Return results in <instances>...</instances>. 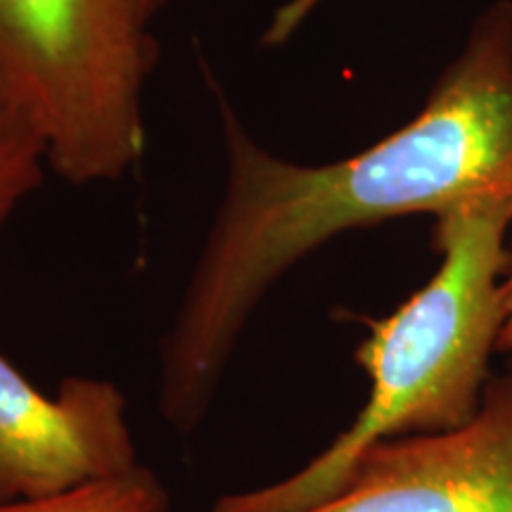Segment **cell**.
<instances>
[{
  "label": "cell",
  "instance_id": "1",
  "mask_svg": "<svg viewBox=\"0 0 512 512\" xmlns=\"http://www.w3.org/2000/svg\"><path fill=\"white\" fill-rule=\"evenodd\" d=\"M228 176L159 351V413L207 420L252 313L325 242L354 228L512 192V17L486 19L418 117L361 155L304 166L271 155L223 107Z\"/></svg>",
  "mask_w": 512,
  "mask_h": 512
},
{
  "label": "cell",
  "instance_id": "2",
  "mask_svg": "<svg viewBox=\"0 0 512 512\" xmlns=\"http://www.w3.org/2000/svg\"><path fill=\"white\" fill-rule=\"evenodd\" d=\"M437 273L389 316L368 320L356 363L366 406L318 456L278 482L216 498L211 512H302L335 496L368 448L470 422L491 382L505 323L512 192H486L434 216Z\"/></svg>",
  "mask_w": 512,
  "mask_h": 512
},
{
  "label": "cell",
  "instance_id": "3",
  "mask_svg": "<svg viewBox=\"0 0 512 512\" xmlns=\"http://www.w3.org/2000/svg\"><path fill=\"white\" fill-rule=\"evenodd\" d=\"M157 10L155 0H0V79L64 181H117L143 157Z\"/></svg>",
  "mask_w": 512,
  "mask_h": 512
},
{
  "label": "cell",
  "instance_id": "4",
  "mask_svg": "<svg viewBox=\"0 0 512 512\" xmlns=\"http://www.w3.org/2000/svg\"><path fill=\"white\" fill-rule=\"evenodd\" d=\"M302 512H512V363L470 422L380 441L335 496Z\"/></svg>",
  "mask_w": 512,
  "mask_h": 512
},
{
  "label": "cell",
  "instance_id": "5",
  "mask_svg": "<svg viewBox=\"0 0 512 512\" xmlns=\"http://www.w3.org/2000/svg\"><path fill=\"white\" fill-rule=\"evenodd\" d=\"M138 465L121 389L64 377L55 396L0 356V505L41 501Z\"/></svg>",
  "mask_w": 512,
  "mask_h": 512
},
{
  "label": "cell",
  "instance_id": "6",
  "mask_svg": "<svg viewBox=\"0 0 512 512\" xmlns=\"http://www.w3.org/2000/svg\"><path fill=\"white\" fill-rule=\"evenodd\" d=\"M169 491L150 467L138 463L121 475L76 486L64 494L0 505V512H169Z\"/></svg>",
  "mask_w": 512,
  "mask_h": 512
},
{
  "label": "cell",
  "instance_id": "7",
  "mask_svg": "<svg viewBox=\"0 0 512 512\" xmlns=\"http://www.w3.org/2000/svg\"><path fill=\"white\" fill-rule=\"evenodd\" d=\"M46 169L41 131L0 79V226L43 183Z\"/></svg>",
  "mask_w": 512,
  "mask_h": 512
},
{
  "label": "cell",
  "instance_id": "8",
  "mask_svg": "<svg viewBox=\"0 0 512 512\" xmlns=\"http://www.w3.org/2000/svg\"><path fill=\"white\" fill-rule=\"evenodd\" d=\"M503 297H505V323L501 332V342H498V351L512 356V268L508 278L503 280Z\"/></svg>",
  "mask_w": 512,
  "mask_h": 512
},
{
  "label": "cell",
  "instance_id": "9",
  "mask_svg": "<svg viewBox=\"0 0 512 512\" xmlns=\"http://www.w3.org/2000/svg\"><path fill=\"white\" fill-rule=\"evenodd\" d=\"M164 3H166V0H155V5H157V8H164Z\"/></svg>",
  "mask_w": 512,
  "mask_h": 512
}]
</instances>
